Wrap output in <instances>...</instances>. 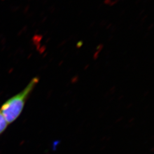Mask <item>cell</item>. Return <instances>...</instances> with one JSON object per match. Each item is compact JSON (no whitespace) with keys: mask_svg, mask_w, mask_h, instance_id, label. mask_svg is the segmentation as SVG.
<instances>
[{"mask_svg":"<svg viewBox=\"0 0 154 154\" xmlns=\"http://www.w3.org/2000/svg\"><path fill=\"white\" fill-rule=\"evenodd\" d=\"M38 82V78H34L22 91L8 99L1 106L0 112L8 125L15 121L21 115L27 99Z\"/></svg>","mask_w":154,"mask_h":154,"instance_id":"6da1fadb","label":"cell"},{"mask_svg":"<svg viewBox=\"0 0 154 154\" xmlns=\"http://www.w3.org/2000/svg\"><path fill=\"white\" fill-rule=\"evenodd\" d=\"M9 125L6 121L5 118L2 115L0 112V134H1L4 131H5L6 128Z\"/></svg>","mask_w":154,"mask_h":154,"instance_id":"7a4b0ae2","label":"cell"}]
</instances>
